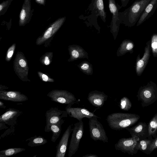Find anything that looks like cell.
<instances>
[{
	"instance_id": "484cf974",
	"label": "cell",
	"mask_w": 157,
	"mask_h": 157,
	"mask_svg": "<svg viewBox=\"0 0 157 157\" xmlns=\"http://www.w3.org/2000/svg\"><path fill=\"white\" fill-rule=\"evenodd\" d=\"M25 148L22 147H13L4 149L0 151V157H8L24 151Z\"/></svg>"
},
{
	"instance_id": "6da1fadb",
	"label": "cell",
	"mask_w": 157,
	"mask_h": 157,
	"mask_svg": "<svg viewBox=\"0 0 157 157\" xmlns=\"http://www.w3.org/2000/svg\"><path fill=\"white\" fill-rule=\"evenodd\" d=\"M151 0H136L124 12L119 13L121 22L129 27L134 26L137 22L146 7Z\"/></svg>"
},
{
	"instance_id": "5b68a950",
	"label": "cell",
	"mask_w": 157,
	"mask_h": 157,
	"mask_svg": "<svg viewBox=\"0 0 157 157\" xmlns=\"http://www.w3.org/2000/svg\"><path fill=\"white\" fill-rule=\"evenodd\" d=\"M97 117L89 118V126L90 138L94 141L100 140L108 142V139L102 125Z\"/></svg>"
},
{
	"instance_id": "4fadbf2b",
	"label": "cell",
	"mask_w": 157,
	"mask_h": 157,
	"mask_svg": "<svg viewBox=\"0 0 157 157\" xmlns=\"http://www.w3.org/2000/svg\"><path fill=\"white\" fill-rule=\"evenodd\" d=\"M72 125L71 124L68 127L57 145L56 157H65L69 138L72 131Z\"/></svg>"
},
{
	"instance_id": "d6986e66",
	"label": "cell",
	"mask_w": 157,
	"mask_h": 157,
	"mask_svg": "<svg viewBox=\"0 0 157 157\" xmlns=\"http://www.w3.org/2000/svg\"><path fill=\"white\" fill-rule=\"evenodd\" d=\"M32 14L31 0H25L19 15V24L20 26H24L28 23Z\"/></svg>"
},
{
	"instance_id": "2e32d148",
	"label": "cell",
	"mask_w": 157,
	"mask_h": 157,
	"mask_svg": "<svg viewBox=\"0 0 157 157\" xmlns=\"http://www.w3.org/2000/svg\"><path fill=\"white\" fill-rule=\"evenodd\" d=\"M150 40L146 43L143 57L141 59L138 57H137L136 63V71L138 76H140L142 74L148 63L150 56Z\"/></svg>"
},
{
	"instance_id": "44dd1931",
	"label": "cell",
	"mask_w": 157,
	"mask_h": 157,
	"mask_svg": "<svg viewBox=\"0 0 157 157\" xmlns=\"http://www.w3.org/2000/svg\"><path fill=\"white\" fill-rule=\"evenodd\" d=\"M92 7L94 13L98 16H99L102 20L105 21L106 13L105 11L103 0H92Z\"/></svg>"
},
{
	"instance_id": "836d02e7",
	"label": "cell",
	"mask_w": 157,
	"mask_h": 157,
	"mask_svg": "<svg viewBox=\"0 0 157 157\" xmlns=\"http://www.w3.org/2000/svg\"><path fill=\"white\" fill-rule=\"evenodd\" d=\"M10 0L6 1L4 2H3L0 5V12L1 13L2 11V10L6 7L9 3L10 2L9 1Z\"/></svg>"
},
{
	"instance_id": "83f0119b",
	"label": "cell",
	"mask_w": 157,
	"mask_h": 157,
	"mask_svg": "<svg viewBox=\"0 0 157 157\" xmlns=\"http://www.w3.org/2000/svg\"><path fill=\"white\" fill-rule=\"evenodd\" d=\"M53 53L52 52H46L40 59V63L44 65H49L52 62Z\"/></svg>"
},
{
	"instance_id": "4dcf8cb0",
	"label": "cell",
	"mask_w": 157,
	"mask_h": 157,
	"mask_svg": "<svg viewBox=\"0 0 157 157\" xmlns=\"http://www.w3.org/2000/svg\"><path fill=\"white\" fill-rule=\"evenodd\" d=\"M16 46V44L13 43L8 49L5 57L6 61L9 62L10 60L15 51Z\"/></svg>"
},
{
	"instance_id": "f35d334b",
	"label": "cell",
	"mask_w": 157,
	"mask_h": 157,
	"mask_svg": "<svg viewBox=\"0 0 157 157\" xmlns=\"http://www.w3.org/2000/svg\"><path fill=\"white\" fill-rule=\"evenodd\" d=\"M36 2L39 4L44 5L45 0H36Z\"/></svg>"
},
{
	"instance_id": "8d00e7d4",
	"label": "cell",
	"mask_w": 157,
	"mask_h": 157,
	"mask_svg": "<svg viewBox=\"0 0 157 157\" xmlns=\"http://www.w3.org/2000/svg\"><path fill=\"white\" fill-rule=\"evenodd\" d=\"M121 2L122 6L125 7L128 4L129 0H121Z\"/></svg>"
},
{
	"instance_id": "74e56055",
	"label": "cell",
	"mask_w": 157,
	"mask_h": 157,
	"mask_svg": "<svg viewBox=\"0 0 157 157\" xmlns=\"http://www.w3.org/2000/svg\"><path fill=\"white\" fill-rule=\"evenodd\" d=\"M82 157H98V156L95 154H89L84 155Z\"/></svg>"
},
{
	"instance_id": "8992f818",
	"label": "cell",
	"mask_w": 157,
	"mask_h": 157,
	"mask_svg": "<svg viewBox=\"0 0 157 157\" xmlns=\"http://www.w3.org/2000/svg\"><path fill=\"white\" fill-rule=\"evenodd\" d=\"M68 148V157H71L74 155L79 148L80 141L84 133L83 123L82 120L74 124Z\"/></svg>"
},
{
	"instance_id": "7c38bea8",
	"label": "cell",
	"mask_w": 157,
	"mask_h": 157,
	"mask_svg": "<svg viewBox=\"0 0 157 157\" xmlns=\"http://www.w3.org/2000/svg\"><path fill=\"white\" fill-rule=\"evenodd\" d=\"M131 134V136L136 137L139 140L149 137V136L148 125L145 122H140L136 125L125 128Z\"/></svg>"
},
{
	"instance_id": "9a60e30c",
	"label": "cell",
	"mask_w": 157,
	"mask_h": 157,
	"mask_svg": "<svg viewBox=\"0 0 157 157\" xmlns=\"http://www.w3.org/2000/svg\"><path fill=\"white\" fill-rule=\"evenodd\" d=\"M0 99L13 102H23L28 100V97L20 92L0 90Z\"/></svg>"
},
{
	"instance_id": "f546056e",
	"label": "cell",
	"mask_w": 157,
	"mask_h": 157,
	"mask_svg": "<svg viewBox=\"0 0 157 157\" xmlns=\"http://www.w3.org/2000/svg\"><path fill=\"white\" fill-rule=\"evenodd\" d=\"M151 47L153 56L157 57V34H154L151 37Z\"/></svg>"
},
{
	"instance_id": "60d3db41",
	"label": "cell",
	"mask_w": 157,
	"mask_h": 157,
	"mask_svg": "<svg viewBox=\"0 0 157 157\" xmlns=\"http://www.w3.org/2000/svg\"><path fill=\"white\" fill-rule=\"evenodd\" d=\"M36 156V155H35V156H33V157H35V156Z\"/></svg>"
},
{
	"instance_id": "5bb4252c",
	"label": "cell",
	"mask_w": 157,
	"mask_h": 157,
	"mask_svg": "<svg viewBox=\"0 0 157 157\" xmlns=\"http://www.w3.org/2000/svg\"><path fill=\"white\" fill-rule=\"evenodd\" d=\"M22 113L19 110L13 108H9L0 116V122L12 126L17 123L18 117Z\"/></svg>"
},
{
	"instance_id": "ac0fdd59",
	"label": "cell",
	"mask_w": 157,
	"mask_h": 157,
	"mask_svg": "<svg viewBox=\"0 0 157 157\" xmlns=\"http://www.w3.org/2000/svg\"><path fill=\"white\" fill-rule=\"evenodd\" d=\"M108 1L109 8L112 15L111 27L113 30L116 31L121 22L119 18V11L122 6L117 5L115 0H108Z\"/></svg>"
},
{
	"instance_id": "8fae6325",
	"label": "cell",
	"mask_w": 157,
	"mask_h": 157,
	"mask_svg": "<svg viewBox=\"0 0 157 157\" xmlns=\"http://www.w3.org/2000/svg\"><path fill=\"white\" fill-rule=\"evenodd\" d=\"M65 110L70 117L77 119L79 121H82L84 118L88 119L92 117L100 118L93 113L83 108L71 107L67 105Z\"/></svg>"
},
{
	"instance_id": "d4e9b609",
	"label": "cell",
	"mask_w": 157,
	"mask_h": 157,
	"mask_svg": "<svg viewBox=\"0 0 157 157\" xmlns=\"http://www.w3.org/2000/svg\"><path fill=\"white\" fill-rule=\"evenodd\" d=\"M148 129L149 137H156L157 136V113L149 121Z\"/></svg>"
},
{
	"instance_id": "30bf717a",
	"label": "cell",
	"mask_w": 157,
	"mask_h": 157,
	"mask_svg": "<svg viewBox=\"0 0 157 157\" xmlns=\"http://www.w3.org/2000/svg\"><path fill=\"white\" fill-rule=\"evenodd\" d=\"M67 113L66 110H61L56 107H52L45 113L46 125L44 131L49 132L50 126L60 121L63 118L67 117Z\"/></svg>"
},
{
	"instance_id": "f1b7e54d",
	"label": "cell",
	"mask_w": 157,
	"mask_h": 157,
	"mask_svg": "<svg viewBox=\"0 0 157 157\" xmlns=\"http://www.w3.org/2000/svg\"><path fill=\"white\" fill-rule=\"evenodd\" d=\"M134 47L133 43L130 40H125L123 43L121 48V52L124 54L133 50Z\"/></svg>"
},
{
	"instance_id": "cb8c5ba5",
	"label": "cell",
	"mask_w": 157,
	"mask_h": 157,
	"mask_svg": "<svg viewBox=\"0 0 157 157\" xmlns=\"http://www.w3.org/2000/svg\"><path fill=\"white\" fill-rule=\"evenodd\" d=\"M25 141H29L27 145L31 147L44 145L48 142L47 140L43 137L36 136L29 138Z\"/></svg>"
},
{
	"instance_id": "7a4b0ae2",
	"label": "cell",
	"mask_w": 157,
	"mask_h": 157,
	"mask_svg": "<svg viewBox=\"0 0 157 157\" xmlns=\"http://www.w3.org/2000/svg\"><path fill=\"white\" fill-rule=\"evenodd\" d=\"M140 118V116L135 114L119 112L109 115L106 120L111 129L121 130L133 125Z\"/></svg>"
},
{
	"instance_id": "52a82bcc",
	"label": "cell",
	"mask_w": 157,
	"mask_h": 157,
	"mask_svg": "<svg viewBox=\"0 0 157 157\" xmlns=\"http://www.w3.org/2000/svg\"><path fill=\"white\" fill-rule=\"evenodd\" d=\"M47 96L52 101L70 106L75 103L76 101L74 95L66 90H53Z\"/></svg>"
},
{
	"instance_id": "277c9868",
	"label": "cell",
	"mask_w": 157,
	"mask_h": 157,
	"mask_svg": "<svg viewBox=\"0 0 157 157\" xmlns=\"http://www.w3.org/2000/svg\"><path fill=\"white\" fill-rule=\"evenodd\" d=\"M13 69L15 73L19 78L23 81H30L28 76L29 67L27 60L24 54L21 52H18L13 61Z\"/></svg>"
},
{
	"instance_id": "e0dca14e",
	"label": "cell",
	"mask_w": 157,
	"mask_h": 157,
	"mask_svg": "<svg viewBox=\"0 0 157 157\" xmlns=\"http://www.w3.org/2000/svg\"><path fill=\"white\" fill-rule=\"evenodd\" d=\"M108 96L103 92L97 90L90 92L87 97V100L93 106L98 108L102 107L107 100Z\"/></svg>"
},
{
	"instance_id": "7402d4cb",
	"label": "cell",
	"mask_w": 157,
	"mask_h": 157,
	"mask_svg": "<svg viewBox=\"0 0 157 157\" xmlns=\"http://www.w3.org/2000/svg\"><path fill=\"white\" fill-rule=\"evenodd\" d=\"M64 123L63 119L57 123L51 124L49 127V132H52V135L51 137V141L55 143L59 137L61 132L62 124Z\"/></svg>"
},
{
	"instance_id": "ba28073f",
	"label": "cell",
	"mask_w": 157,
	"mask_h": 157,
	"mask_svg": "<svg viewBox=\"0 0 157 157\" xmlns=\"http://www.w3.org/2000/svg\"><path fill=\"white\" fill-rule=\"evenodd\" d=\"M136 137H131L123 138L119 140L115 144L114 147L116 150L121 151L124 153L133 155L137 152V145L139 140Z\"/></svg>"
},
{
	"instance_id": "9c48e42d",
	"label": "cell",
	"mask_w": 157,
	"mask_h": 157,
	"mask_svg": "<svg viewBox=\"0 0 157 157\" xmlns=\"http://www.w3.org/2000/svg\"><path fill=\"white\" fill-rule=\"evenodd\" d=\"M65 19V17H61L52 23L42 35L37 38L36 42V44L37 45H40L51 40L62 26Z\"/></svg>"
},
{
	"instance_id": "ffe728a7",
	"label": "cell",
	"mask_w": 157,
	"mask_h": 157,
	"mask_svg": "<svg viewBox=\"0 0 157 157\" xmlns=\"http://www.w3.org/2000/svg\"><path fill=\"white\" fill-rule=\"evenodd\" d=\"M157 8V0H151L146 7L143 13L137 21L138 26L151 17Z\"/></svg>"
},
{
	"instance_id": "d6a6232c",
	"label": "cell",
	"mask_w": 157,
	"mask_h": 157,
	"mask_svg": "<svg viewBox=\"0 0 157 157\" xmlns=\"http://www.w3.org/2000/svg\"><path fill=\"white\" fill-rule=\"evenodd\" d=\"M152 140L149 148V151L151 153L155 149L157 148V136Z\"/></svg>"
},
{
	"instance_id": "ab89813d",
	"label": "cell",
	"mask_w": 157,
	"mask_h": 157,
	"mask_svg": "<svg viewBox=\"0 0 157 157\" xmlns=\"http://www.w3.org/2000/svg\"><path fill=\"white\" fill-rule=\"evenodd\" d=\"M0 108L4 109H5L6 108V106L4 105V103L1 101H0Z\"/></svg>"
},
{
	"instance_id": "d590c367",
	"label": "cell",
	"mask_w": 157,
	"mask_h": 157,
	"mask_svg": "<svg viewBox=\"0 0 157 157\" xmlns=\"http://www.w3.org/2000/svg\"><path fill=\"white\" fill-rule=\"evenodd\" d=\"M8 128L5 125V124L3 122H0V130L4 129H6Z\"/></svg>"
},
{
	"instance_id": "603a6c76",
	"label": "cell",
	"mask_w": 157,
	"mask_h": 157,
	"mask_svg": "<svg viewBox=\"0 0 157 157\" xmlns=\"http://www.w3.org/2000/svg\"><path fill=\"white\" fill-rule=\"evenodd\" d=\"M153 139L152 137H150L147 138L139 140L137 145V149L147 155L150 154L149 148Z\"/></svg>"
},
{
	"instance_id": "4316f807",
	"label": "cell",
	"mask_w": 157,
	"mask_h": 157,
	"mask_svg": "<svg viewBox=\"0 0 157 157\" xmlns=\"http://www.w3.org/2000/svg\"><path fill=\"white\" fill-rule=\"evenodd\" d=\"M132 103L128 98L124 97L121 99L119 104L120 109L124 111L129 110L131 108Z\"/></svg>"
},
{
	"instance_id": "3957f363",
	"label": "cell",
	"mask_w": 157,
	"mask_h": 157,
	"mask_svg": "<svg viewBox=\"0 0 157 157\" xmlns=\"http://www.w3.org/2000/svg\"><path fill=\"white\" fill-rule=\"evenodd\" d=\"M142 107L148 106L157 100V86L151 81L145 86L140 88L136 96Z\"/></svg>"
},
{
	"instance_id": "e575fe53",
	"label": "cell",
	"mask_w": 157,
	"mask_h": 157,
	"mask_svg": "<svg viewBox=\"0 0 157 157\" xmlns=\"http://www.w3.org/2000/svg\"><path fill=\"white\" fill-rule=\"evenodd\" d=\"M80 68L82 70H83L86 71L89 69L90 66L88 63H83L81 65Z\"/></svg>"
},
{
	"instance_id": "1f68e13d",
	"label": "cell",
	"mask_w": 157,
	"mask_h": 157,
	"mask_svg": "<svg viewBox=\"0 0 157 157\" xmlns=\"http://www.w3.org/2000/svg\"><path fill=\"white\" fill-rule=\"evenodd\" d=\"M37 74L39 78L43 81L52 82H54V80L47 74L40 71H38Z\"/></svg>"
}]
</instances>
